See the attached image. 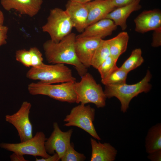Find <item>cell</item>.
<instances>
[{
    "mask_svg": "<svg viewBox=\"0 0 161 161\" xmlns=\"http://www.w3.org/2000/svg\"><path fill=\"white\" fill-rule=\"evenodd\" d=\"M47 139L43 132L38 131L32 138L25 141L18 143H1L0 147L22 156L28 155L47 158L50 156L45 148Z\"/></svg>",
    "mask_w": 161,
    "mask_h": 161,
    "instance_id": "obj_8",
    "label": "cell"
},
{
    "mask_svg": "<svg viewBox=\"0 0 161 161\" xmlns=\"http://www.w3.org/2000/svg\"><path fill=\"white\" fill-rule=\"evenodd\" d=\"M135 30L143 33L161 27V12L156 9L144 10L134 20Z\"/></svg>",
    "mask_w": 161,
    "mask_h": 161,
    "instance_id": "obj_12",
    "label": "cell"
},
{
    "mask_svg": "<svg viewBox=\"0 0 161 161\" xmlns=\"http://www.w3.org/2000/svg\"><path fill=\"white\" fill-rule=\"evenodd\" d=\"M102 39L96 38H76L74 44L76 55L80 61L87 68L91 66L93 55Z\"/></svg>",
    "mask_w": 161,
    "mask_h": 161,
    "instance_id": "obj_11",
    "label": "cell"
},
{
    "mask_svg": "<svg viewBox=\"0 0 161 161\" xmlns=\"http://www.w3.org/2000/svg\"><path fill=\"white\" fill-rule=\"evenodd\" d=\"M53 130L50 136L45 142V148L47 152L50 154H53L55 152L61 160L71 144L70 140L73 129L63 131L56 122L53 123Z\"/></svg>",
    "mask_w": 161,
    "mask_h": 161,
    "instance_id": "obj_10",
    "label": "cell"
},
{
    "mask_svg": "<svg viewBox=\"0 0 161 161\" xmlns=\"http://www.w3.org/2000/svg\"><path fill=\"white\" fill-rule=\"evenodd\" d=\"M31 106L30 102L24 101L16 112L5 116L6 121L12 124L16 129L21 142L25 141L33 137L32 126L29 119Z\"/></svg>",
    "mask_w": 161,
    "mask_h": 161,
    "instance_id": "obj_9",
    "label": "cell"
},
{
    "mask_svg": "<svg viewBox=\"0 0 161 161\" xmlns=\"http://www.w3.org/2000/svg\"><path fill=\"white\" fill-rule=\"evenodd\" d=\"M144 59L142 55V51L140 48L133 50L130 56L120 67L129 72L140 66L143 63Z\"/></svg>",
    "mask_w": 161,
    "mask_h": 161,
    "instance_id": "obj_23",
    "label": "cell"
},
{
    "mask_svg": "<svg viewBox=\"0 0 161 161\" xmlns=\"http://www.w3.org/2000/svg\"><path fill=\"white\" fill-rule=\"evenodd\" d=\"M65 10L73 27L79 32H82L87 27L88 11L85 4L68 0Z\"/></svg>",
    "mask_w": 161,
    "mask_h": 161,
    "instance_id": "obj_13",
    "label": "cell"
},
{
    "mask_svg": "<svg viewBox=\"0 0 161 161\" xmlns=\"http://www.w3.org/2000/svg\"><path fill=\"white\" fill-rule=\"evenodd\" d=\"M117 61L110 55L99 66L97 69L101 79L106 77L117 66Z\"/></svg>",
    "mask_w": 161,
    "mask_h": 161,
    "instance_id": "obj_24",
    "label": "cell"
},
{
    "mask_svg": "<svg viewBox=\"0 0 161 161\" xmlns=\"http://www.w3.org/2000/svg\"><path fill=\"white\" fill-rule=\"evenodd\" d=\"M154 31L151 45L153 47H158L161 45V27Z\"/></svg>",
    "mask_w": 161,
    "mask_h": 161,
    "instance_id": "obj_28",
    "label": "cell"
},
{
    "mask_svg": "<svg viewBox=\"0 0 161 161\" xmlns=\"http://www.w3.org/2000/svg\"><path fill=\"white\" fill-rule=\"evenodd\" d=\"M75 82L53 84L39 81L30 83L27 88L29 93L32 95H44L60 101L73 103L76 101L74 89Z\"/></svg>",
    "mask_w": 161,
    "mask_h": 161,
    "instance_id": "obj_5",
    "label": "cell"
},
{
    "mask_svg": "<svg viewBox=\"0 0 161 161\" xmlns=\"http://www.w3.org/2000/svg\"><path fill=\"white\" fill-rule=\"evenodd\" d=\"M28 78L39 80L42 83L53 84L66 82H75L71 70L63 64L47 65L44 64L31 67L27 72Z\"/></svg>",
    "mask_w": 161,
    "mask_h": 161,
    "instance_id": "obj_3",
    "label": "cell"
},
{
    "mask_svg": "<svg viewBox=\"0 0 161 161\" xmlns=\"http://www.w3.org/2000/svg\"><path fill=\"white\" fill-rule=\"evenodd\" d=\"M146 151L148 154L161 149V124L158 123L148 130L145 138Z\"/></svg>",
    "mask_w": 161,
    "mask_h": 161,
    "instance_id": "obj_20",
    "label": "cell"
},
{
    "mask_svg": "<svg viewBox=\"0 0 161 161\" xmlns=\"http://www.w3.org/2000/svg\"><path fill=\"white\" fill-rule=\"evenodd\" d=\"M92 147L91 161H113L115 160L117 150L109 143L97 142L91 138Z\"/></svg>",
    "mask_w": 161,
    "mask_h": 161,
    "instance_id": "obj_17",
    "label": "cell"
},
{
    "mask_svg": "<svg viewBox=\"0 0 161 161\" xmlns=\"http://www.w3.org/2000/svg\"><path fill=\"white\" fill-rule=\"evenodd\" d=\"M31 55V67H36L44 64L42 54L36 47H31L29 50Z\"/></svg>",
    "mask_w": 161,
    "mask_h": 161,
    "instance_id": "obj_27",
    "label": "cell"
},
{
    "mask_svg": "<svg viewBox=\"0 0 161 161\" xmlns=\"http://www.w3.org/2000/svg\"><path fill=\"white\" fill-rule=\"evenodd\" d=\"M152 75L148 71L144 77L139 82L133 84L126 83L117 85L105 86L104 91L106 98L113 97L117 98L121 103V110L125 113L129 107L131 100L142 92L146 93L151 89V86L149 83Z\"/></svg>",
    "mask_w": 161,
    "mask_h": 161,
    "instance_id": "obj_2",
    "label": "cell"
},
{
    "mask_svg": "<svg viewBox=\"0 0 161 161\" xmlns=\"http://www.w3.org/2000/svg\"><path fill=\"white\" fill-rule=\"evenodd\" d=\"M43 2V0H1V4L5 10L9 11L14 9L30 17L38 13Z\"/></svg>",
    "mask_w": 161,
    "mask_h": 161,
    "instance_id": "obj_14",
    "label": "cell"
},
{
    "mask_svg": "<svg viewBox=\"0 0 161 161\" xmlns=\"http://www.w3.org/2000/svg\"><path fill=\"white\" fill-rule=\"evenodd\" d=\"M60 160L58 154L55 153L52 156H50L47 158H42L41 159L35 158V161H58Z\"/></svg>",
    "mask_w": 161,
    "mask_h": 161,
    "instance_id": "obj_32",
    "label": "cell"
},
{
    "mask_svg": "<svg viewBox=\"0 0 161 161\" xmlns=\"http://www.w3.org/2000/svg\"><path fill=\"white\" fill-rule=\"evenodd\" d=\"M140 1L116 8L109 13L106 18L112 20L117 26H119L122 30H125L127 27L126 21L128 17L133 12L141 9Z\"/></svg>",
    "mask_w": 161,
    "mask_h": 161,
    "instance_id": "obj_18",
    "label": "cell"
},
{
    "mask_svg": "<svg viewBox=\"0 0 161 161\" xmlns=\"http://www.w3.org/2000/svg\"><path fill=\"white\" fill-rule=\"evenodd\" d=\"M117 26L112 20L105 18L88 26L76 38H96L102 39L110 35Z\"/></svg>",
    "mask_w": 161,
    "mask_h": 161,
    "instance_id": "obj_15",
    "label": "cell"
},
{
    "mask_svg": "<svg viewBox=\"0 0 161 161\" xmlns=\"http://www.w3.org/2000/svg\"><path fill=\"white\" fill-rule=\"evenodd\" d=\"M8 30L7 27L3 25H0V46L6 43Z\"/></svg>",
    "mask_w": 161,
    "mask_h": 161,
    "instance_id": "obj_29",
    "label": "cell"
},
{
    "mask_svg": "<svg viewBox=\"0 0 161 161\" xmlns=\"http://www.w3.org/2000/svg\"><path fill=\"white\" fill-rule=\"evenodd\" d=\"M4 20V17L2 12L0 10V25H3Z\"/></svg>",
    "mask_w": 161,
    "mask_h": 161,
    "instance_id": "obj_34",
    "label": "cell"
},
{
    "mask_svg": "<svg viewBox=\"0 0 161 161\" xmlns=\"http://www.w3.org/2000/svg\"><path fill=\"white\" fill-rule=\"evenodd\" d=\"M85 4L88 11L87 27L106 18L109 13L116 8L111 0H95Z\"/></svg>",
    "mask_w": 161,
    "mask_h": 161,
    "instance_id": "obj_16",
    "label": "cell"
},
{
    "mask_svg": "<svg viewBox=\"0 0 161 161\" xmlns=\"http://www.w3.org/2000/svg\"><path fill=\"white\" fill-rule=\"evenodd\" d=\"M15 57L17 61L25 66H31V55L29 50L25 49L17 50L16 52Z\"/></svg>",
    "mask_w": 161,
    "mask_h": 161,
    "instance_id": "obj_26",
    "label": "cell"
},
{
    "mask_svg": "<svg viewBox=\"0 0 161 161\" xmlns=\"http://www.w3.org/2000/svg\"><path fill=\"white\" fill-rule=\"evenodd\" d=\"M95 109L89 105L80 104L73 107L69 114L66 115L64 121L66 127L75 126L83 130L94 138L101 140L93 125Z\"/></svg>",
    "mask_w": 161,
    "mask_h": 161,
    "instance_id": "obj_7",
    "label": "cell"
},
{
    "mask_svg": "<svg viewBox=\"0 0 161 161\" xmlns=\"http://www.w3.org/2000/svg\"><path fill=\"white\" fill-rule=\"evenodd\" d=\"M86 159L85 155L75 150L73 144L71 143L61 160L62 161H83Z\"/></svg>",
    "mask_w": 161,
    "mask_h": 161,
    "instance_id": "obj_25",
    "label": "cell"
},
{
    "mask_svg": "<svg viewBox=\"0 0 161 161\" xmlns=\"http://www.w3.org/2000/svg\"><path fill=\"white\" fill-rule=\"evenodd\" d=\"M73 27L65 10L55 8L50 10L47 22L42 29L43 32L49 34L52 41L57 43L71 33Z\"/></svg>",
    "mask_w": 161,
    "mask_h": 161,
    "instance_id": "obj_6",
    "label": "cell"
},
{
    "mask_svg": "<svg viewBox=\"0 0 161 161\" xmlns=\"http://www.w3.org/2000/svg\"><path fill=\"white\" fill-rule=\"evenodd\" d=\"M109 56L110 53L107 40L102 39L93 55L91 65L97 69Z\"/></svg>",
    "mask_w": 161,
    "mask_h": 161,
    "instance_id": "obj_21",
    "label": "cell"
},
{
    "mask_svg": "<svg viewBox=\"0 0 161 161\" xmlns=\"http://www.w3.org/2000/svg\"><path fill=\"white\" fill-rule=\"evenodd\" d=\"M113 5L118 7L131 4L138 0H111Z\"/></svg>",
    "mask_w": 161,
    "mask_h": 161,
    "instance_id": "obj_30",
    "label": "cell"
},
{
    "mask_svg": "<svg viewBox=\"0 0 161 161\" xmlns=\"http://www.w3.org/2000/svg\"><path fill=\"white\" fill-rule=\"evenodd\" d=\"M72 1H76L79 3L85 4L90 1H92L93 0H69Z\"/></svg>",
    "mask_w": 161,
    "mask_h": 161,
    "instance_id": "obj_35",
    "label": "cell"
},
{
    "mask_svg": "<svg viewBox=\"0 0 161 161\" xmlns=\"http://www.w3.org/2000/svg\"><path fill=\"white\" fill-rule=\"evenodd\" d=\"M147 158L152 161H161V149L149 153Z\"/></svg>",
    "mask_w": 161,
    "mask_h": 161,
    "instance_id": "obj_31",
    "label": "cell"
},
{
    "mask_svg": "<svg viewBox=\"0 0 161 161\" xmlns=\"http://www.w3.org/2000/svg\"><path fill=\"white\" fill-rule=\"evenodd\" d=\"M128 73L121 67L117 66L106 77L101 79V82L105 86L117 85L126 83Z\"/></svg>",
    "mask_w": 161,
    "mask_h": 161,
    "instance_id": "obj_22",
    "label": "cell"
},
{
    "mask_svg": "<svg viewBox=\"0 0 161 161\" xmlns=\"http://www.w3.org/2000/svg\"><path fill=\"white\" fill-rule=\"evenodd\" d=\"M129 37L126 32H120L115 37L107 40L110 55L117 61L120 55L127 48Z\"/></svg>",
    "mask_w": 161,
    "mask_h": 161,
    "instance_id": "obj_19",
    "label": "cell"
},
{
    "mask_svg": "<svg viewBox=\"0 0 161 161\" xmlns=\"http://www.w3.org/2000/svg\"><path fill=\"white\" fill-rule=\"evenodd\" d=\"M76 36L75 33H70L57 43L50 39L47 40L44 44L43 47L49 63L73 65L81 77L87 72V69L80 61L76 55L74 47Z\"/></svg>",
    "mask_w": 161,
    "mask_h": 161,
    "instance_id": "obj_1",
    "label": "cell"
},
{
    "mask_svg": "<svg viewBox=\"0 0 161 161\" xmlns=\"http://www.w3.org/2000/svg\"><path fill=\"white\" fill-rule=\"evenodd\" d=\"M10 158L12 161H27L22 156L17 153L13 152L10 155Z\"/></svg>",
    "mask_w": 161,
    "mask_h": 161,
    "instance_id": "obj_33",
    "label": "cell"
},
{
    "mask_svg": "<svg viewBox=\"0 0 161 161\" xmlns=\"http://www.w3.org/2000/svg\"><path fill=\"white\" fill-rule=\"evenodd\" d=\"M74 89L76 103L84 105L92 103L98 108L105 106L106 97L104 92L89 73L87 72L82 76L79 82L75 81Z\"/></svg>",
    "mask_w": 161,
    "mask_h": 161,
    "instance_id": "obj_4",
    "label": "cell"
}]
</instances>
